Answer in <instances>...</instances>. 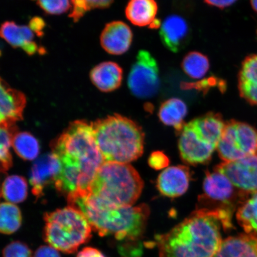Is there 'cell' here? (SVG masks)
I'll return each mask as SVG.
<instances>
[{"label": "cell", "mask_w": 257, "mask_h": 257, "mask_svg": "<svg viewBox=\"0 0 257 257\" xmlns=\"http://www.w3.org/2000/svg\"><path fill=\"white\" fill-rule=\"evenodd\" d=\"M76 257H105L100 250L92 248L86 247L78 253Z\"/></svg>", "instance_id": "e575fe53"}, {"label": "cell", "mask_w": 257, "mask_h": 257, "mask_svg": "<svg viewBox=\"0 0 257 257\" xmlns=\"http://www.w3.org/2000/svg\"><path fill=\"white\" fill-rule=\"evenodd\" d=\"M61 169L55 185L68 196L86 190L105 162L96 145L91 123L73 121L53 144Z\"/></svg>", "instance_id": "6da1fadb"}, {"label": "cell", "mask_w": 257, "mask_h": 257, "mask_svg": "<svg viewBox=\"0 0 257 257\" xmlns=\"http://www.w3.org/2000/svg\"><path fill=\"white\" fill-rule=\"evenodd\" d=\"M43 238L48 245L73 253L91 239L92 228L85 214L70 206L45 213Z\"/></svg>", "instance_id": "8992f818"}, {"label": "cell", "mask_w": 257, "mask_h": 257, "mask_svg": "<svg viewBox=\"0 0 257 257\" xmlns=\"http://www.w3.org/2000/svg\"><path fill=\"white\" fill-rule=\"evenodd\" d=\"M60 169L59 160L53 153L44 154L35 161L30 175L32 194L37 198L43 196L45 188L55 184Z\"/></svg>", "instance_id": "7c38bea8"}, {"label": "cell", "mask_w": 257, "mask_h": 257, "mask_svg": "<svg viewBox=\"0 0 257 257\" xmlns=\"http://www.w3.org/2000/svg\"><path fill=\"white\" fill-rule=\"evenodd\" d=\"M144 182L130 164L105 162L98 170L86 194L110 207L133 206L140 198Z\"/></svg>", "instance_id": "5b68a950"}, {"label": "cell", "mask_w": 257, "mask_h": 257, "mask_svg": "<svg viewBox=\"0 0 257 257\" xmlns=\"http://www.w3.org/2000/svg\"><path fill=\"white\" fill-rule=\"evenodd\" d=\"M226 176L235 187L246 194L257 192V154L230 162L214 169Z\"/></svg>", "instance_id": "8fae6325"}, {"label": "cell", "mask_w": 257, "mask_h": 257, "mask_svg": "<svg viewBox=\"0 0 257 257\" xmlns=\"http://www.w3.org/2000/svg\"><path fill=\"white\" fill-rule=\"evenodd\" d=\"M0 34L11 46L22 48L28 55H34L39 51L40 48L34 40L35 34L30 27L7 21L2 24Z\"/></svg>", "instance_id": "e0dca14e"}, {"label": "cell", "mask_w": 257, "mask_h": 257, "mask_svg": "<svg viewBox=\"0 0 257 257\" xmlns=\"http://www.w3.org/2000/svg\"><path fill=\"white\" fill-rule=\"evenodd\" d=\"M190 181L189 170L185 166L169 167L160 173L157 186L161 194L176 198L184 194Z\"/></svg>", "instance_id": "2e32d148"}, {"label": "cell", "mask_w": 257, "mask_h": 257, "mask_svg": "<svg viewBox=\"0 0 257 257\" xmlns=\"http://www.w3.org/2000/svg\"><path fill=\"white\" fill-rule=\"evenodd\" d=\"M0 88V124L2 126L15 125L16 121L23 119L27 98L23 92L11 88L2 79Z\"/></svg>", "instance_id": "5bb4252c"}, {"label": "cell", "mask_w": 257, "mask_h": 257, "mask_svg": "<svg viewBox=\"0 0 257 257\" xmlns=\"http://www.w3.org/2000/svg\"><path fill=\"white\" fill-rule=\"evenodd\" d=\"M20 209L15 204L6 202L0 207V231L5 234H12L18 230L22 224Z\"/></svg>", "instance_id": "4316f807"}, {"label": "cell", "mask_w": 257, "mask_h": 257, "mask_svg": "<svg viewBox=\"0 0 257 257\" xmlns=\"http://www.w3.org/2000/svg\"><path fill=\"white\" fill-rule=\"evenodd\" d=\"M213 257H257V236L246 233L227 237Z\"/></svg>", "instance_id": "d6986e66"}, {"label": "cell", "mask_w": 257, "mask_h": 257, "mask_svg": "<svg viewBox=\"0 0 257 257\" xmlns=\"http://www.w3.org/2000/svg\"><path fill=\"white\" fill-rule=\"evenodd\" d=\"M38 5L43 11L50 15H61L71 7L70 0H37Z\"/></svg>", "instance_id": "f546056e"}, {"label": "cell", "mask_w": 257, "mask_h": 257, "mask_svg": "<svg viewBox=\"0 0 257 257\" xmlns=\"http://www.w3.org/2000/svg\"><path fill=\"white\" fill-rule=\"evenodd\" d=\"M217 152L224 162L257 154V130L244 122L231 120L225 123Z\"/></svg>", "instance_id": "9c48e42d"}, {"label": "cell", "mask_w": 257, "mask_h": 257, "mask_svg": "<svg viewBox=\"0 0 257 257\" xmlns=\"http://www.w3.org/2000/svg\"><path fill=\"white\" fill-rule=\"evenodd\" d=\"M225 123L220 114L209 112L184 124L179 140L182 160L191 165L210 160L219 143Z\"/></svg>", "instance_id": "52a82bcc"}, {"label": "cell", "mask_w": 257, "mask_h": 257, "mask_svg": "<svg viewBox=\"0 0 257 257\" xmlns=\"http://www.w3.org/2000/svg\"><path fill=\"white\" fill-rule=\"evenodd\" d=\"M182 69L186 75L192 79H202L207 75L210 64L207 56L198 51L186 54L182 60Z\"/></svg>", "instance_id": "d4e9b609"}, {"label": "cell", "mask_w": 257, "mask_h": 257, "mask_svg": "<svg viewBox=\"0 0 257 257\" xmlns=\"http://www.w3.org/2000/svg\"><path fill=\"white\" fill-rule=\"evenodd\" d=\"M160 37L166 48L173 53H178L187 46L190 40V28L182 16L170 15L161 26Z\"/></svg>", "instance_id": "4fadbf2b"}, {"label": "cell", "mask_w": 257, "mask_h": 257, "mask_svg": "<svg viewBox=\"0 0 257 257\" xmlns=\"http://www.w3.org/2000/svg\"><path fill=\"white\" fill-rule=\"evenodd\" d=\"M187 106L181 99L172 98L161 105L159 116L162 123L181 131L184 118L187 114Z\"/></svg>", "instance_id": "7402d4cb"}, {"label": "cell", "mask_w": 257, "mask_h": 257, "mask_svg": "<svg viewBox=\"0 0 257 257\" xmlns=\"http://www.w3.org/2000/svg\"><path fill=\"white\" fill-rule=\"evenodd\" d=\"M3 257H33L32 252L27 244L14 241L8 244L3 250Z\"/></svg>", "instance_id": "4dcf8cb0"}, {"label": "cell", "mask_w": 257, "mask_h": 257, "mask_svg": "<svg viewBox=\"0 0 257 257\" xmlns=\"http://www.w3.org/2000/svg\"><path fill=\"white\" fill-rule=\"evenodd\" d=\"M149 165L152 168L160 170L166 168L169 163V160L165 154L162 152H154L150 157Z\"/></svg>", "instance_id": "1f68e13d"}, {"label": "cell", "mask_w": 257, "mask_h": 257, "mask_svg": "<svg viewBox=\"0 0 257 257\" xmlns=\"http://www.w3.org/2000/svg\"><path fill=\"white\" fill-rule=\"evenodd\" d=\"M237 1V0H204L207 5L221 9L229 7Z\"/></svg>", "instance_id": "d590c367"}, {"label": "cell", "mask_w": 257, "mask_h": 257, "mask_svg": "<svg viewBox=\"0 0 257 257\" xmlns=\"http://www.w3.org/2000/svg\"><path fill=\"white\" fill-rule=\"evenodd\" d=\"M250 5L256 14H257V0H250Z\"/></svg>", "instance_id": "8d00e7d4"}, {"label": "cell", "mask_w": 257, "mask_h": 257, "mask_svg": "<svg viewBox=\"0 0 257 257\" xmlns=\"http://www.w3.org/2000/svg\"><path fill=\"white\" fill-rule=\"evenodd\" d=\"M236 219L245 233L257 234V192L250 194L237 209Z\"/></svg>", "instance_id": "603a6c76"}, {"label": "cell", "mask_w": 257, "mask_h": 257, "mask_svg": "<svg viewBox=\"0 0 257 257\" xmlns=\"http://www.w3.org/2000/svg\"><path fill=\"white\" fill-rule=\"evenodd\" d=\"M18 133L16 125L1 126L0 132V162L2 172H6L12 166V156L11 147H12L13 139Z\"/></svg>", "instance_id": "83f0119b"}, {"label": "cell", "mask_w": 257, "mask_h": 257, "mask_svg": "<svg viewBox=\"0 0 257 257\" xmlns=\"http://www.w3.org/2000/svg\"><path fill=\"white\" fill-rule=\"evenodd\" d=\"M33 257H61L59 250L50 245L41 246L35 252Z\"/></svg>", "instance_id": "d6a6232c"}, {"label": "cell", "mask_w": 257, "mask_h": 257, "mask_svg": "<svg viewBox=\"0 0 257 257\" xmlns=\"http://www.w3.org/2000/svg\"><path fill=\"white\" fill-rule=\"evenodd\" d=\"M12 147L16 153L25 160H34L39 155V143L32 135L25 132L15 134Z\"/></svg>", "instance_id": "484cf974"}, {"label": "cell", "mask_w": 257, "mask_h": 257, "mask_svg": "<svg viewBox=\"0 0 257 257\" xmlns=\"http://www.w3.org/2000/svg\"><path fill=\"white\" fill-rule=\"evenodd\" d=\"M127 85L132 94L142 99L152 98L159 91L158 63L149 51L141 50L138 52L136 62L128 74Z\"/></svg>", "instance_id": "30bf717a"}, {"label": "cell", "mask_w": 257, "mask_h": 257, "mask_svg": "<svg viewBox=\"0 0 257 257\" xmlns=\"http://www.w3.org/2000/svg\"><path fill=\"white\" fill-rule=\"evenodd\" d=\"M29 27L34 32L35 34L40 36L43 34V31L45 27V23L43 19L40 18H35L32 19Z\"/></svg>", "instance_id": "836d02e7"}, {"label": "cell", "mask_w": 257, "mask_h": 257, "mask_svg": "<svg viewBox=\"0 0 257 257\" xmlns=\"http://www.w3.org/2000/svg\"><path fill=\"white\" fill-rule=\"evenodd\" d=\"M90 78L93 84L101 91H113L121 84L123 70L116 63L102 62L91 70Z\"/></svg>", "instance_id": "ffe728a7"}, {"label": "cell", "mask_w": 257, "mask_h": 257, "mask_svg": "<svg viewBox=\"0 0 257 257\" xmlns=\"http://www.w3.org/2000/svg\"><path fill=\"white\" fill-rule=\"evenodd\" d=\"M158 5L156 0H130L125 10L128 21L137 27L152 26L156 21Z\"/></svg>", "instance_id": "44dd1931"}, {"label": "cell", "mask_w": 257, "mask_h": 257, "mask_svg": "<svg viewBox=\"0 0 257 257\" xmlns=\"http://www.w3.org/2000/svg\"><path fill=\"white\" fill-rule=\"evenodd\" d=\"M238 89L241 97L257 106V53L243 60L238 74Z\"/></svg>", "instance_id": "ac0fdd59"}, {"label": "cell", "mask_w": 257, "mask_h": 257, "mask_svg": "<svg viewBox=\"0 0 257 257\" xmlns=\"http://www.w3.org/2000/svg\"><path fill=\"white\" fill-rule=\"evenodd\" d=\"M2 197L6 202L20 203L28 195V184L23 177L12 175L8 177L2 185Z\"/></svg>", "instance_id": "cb8c5ba5"}, {"label": "cell", "mask_w": 257, "mask_h": 257, "mask_svg": "<svg viewBox=\"0 0 257 257\" xmlns=\"http://www.w3.org/2000/svg\"><path fill=\"white\" fill-rule=\"evenodd\" d=\"M91 126L104 162L130 164L142 156L145 136L136 122L114 114L96 120Z\"/></svg>", "instance_id": "277c9868"}, {"label": "cell", "mask_w": 257, "mask_h": 257, "mask_svg": "<svg viewBox=\"0 0 257 257\" xmlns=\"http://www.w3.org/2000/svg\"><path fill=\"white\" fill-rule=\"evenodd\" d=\"M72 11L70 14L74 22H78L79 19L91 10L95 9H105L111 5L113 0H70Z\"/></svg>", "instance_id": "f1b7e54d"}, {"label": "cell", "mask_w": 257, "mask_h": 257, "mask_svg": "<svg viewBox=\"0 0 257 257\" xmlns=\"http://www.w3.org/2000/svg\"><path fill=\"white\" fill-rule=\"evenodd\" d=\"M256 35H257V30H256Z\"/></svg>", "instance_id": "74e56055"}, {"label": "cell", "mask_w": 257, "mask_h": 257, "mask_svg": "<svg viewBox=\"0 0 257 257\" xmlns=\"http://www.w3.org/2000/svg\"><path fill=\"white\" fill-rule=\"evenodd\" d=\"M232 217L219 211L197 209L156 242L160 257H213L223 242L221 232L232 229Z\"/></svg>", "instance_id": "7a4b0ae2"}, {"label": "cell", "mask_w": 257, "mask_h": 257, "mask_svg": "<svg viewBox=\"0 0 257 257\" xmlns=\"http://www.w3.org/2000/svg\"><path fill=\"white\" fill-rule=\"evenodd\" d=\"M133 40L130 27L121 21H113L106 25L100 36L101 47L112 55H121L127 52Z\"/></svg>", "instance_id": "9a60e30c"}, {"label": "cell", "mask_w": 257, "mask_h": 257, "mask_svg": "<svg viewBox=\"0 0 257 257\" xmlns=\"http://www.w3.org/2000/svg\"><path fill=\"white\" fill-rule=\"evenodd\" d=\"M69 205L78 208L99 236H113L118 241L137 242L143 238L150 214L149 205L110 207L86 194L67 197Z\"/></svg>", "instance_id": "3957f363"}, {"label": "cell", "mask_w": 257, "mask_h": 257, "mask_svg": "<svg viewBox=\"0 0 257 257\" xmlns=\"http://www.w3.org/2000/svg\"><path fill=\"white\" fill-rule=\"evenodd\" d=\"M204 194L199 199L197 209L224 212L230 216L248 197L237 189L222 173H208L204 179Z\"/></svg>", "instance_id": "ba28073f"}]
</instances>
